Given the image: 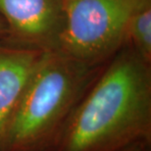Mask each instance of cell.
Masks as SVG:
<instances>
[{
	"instance_id": "obj_1",
	"label": "cell",
	"mask_w": 151,
	"mask_h": 151,
	"mask_svg": "<svg viewBox=\"0 0 151 151\" xmlns=\"http://www.w3.org/2000/svg\"><path fill=\"white\" fill-rule=\"evenodd\" d=\"M151 143V63L129 44L75 108L55 151H122Z\"/></svg>"
},
{
	"instance_id": "obj_2",
	"label": "cell",
	"mask_w": 151,
	"mask_h": 151,
	"mask_svg": "<svg viewBox=\"0 0 151 151\" xmlns=\"http://www.w3.org/2000/svg\"><path fill=\"white\" fill-rule=\"evenodd\" d=\"M105 64L46 51L9 121L1 151H55L75 108Z\"/></svg>"
},
{
	"instance_id": "obj_3",
	"label": "cell",
	"mask_w": 151,
	"mask_h": 151,
	"mask_svg": "<svg viewBox=\"0 0 151 151\" xmlns=\"http://www.w3.org/2000/svg\"><path fill=\"white\" fill-rule=\"evenodd\" d=\"M151 0H64L65 24L58 48L90 65H104L127 43L132 14Z\"/></svg>"
},
{
	"instance_id": "obj_4",
	"label": "cell",
	"mask_w": 151,
	"mask_h": 151,
	"mask_svg": "<svg viewBox=\"0 0 151 151\" xmlns=\"http://www.w3.org/2000/svg\"><path fill=\"white\" fill-rule=\"evenodd\" d=\"M6 41L56 51L65 24L64 0H0Z\"/></svg>"
},
{
	"instance_id": "obj_5",
	"label": "cell",
	"mask_w": 151,
	"mask_h": 151,
	"mask_svg": "<svg viewBox=\"0 0 151 151\" xmlns=\"http://www.w3.org/2000/svg\"><path fill=\"white\" fill-rule=\"evenodd\" d=\"M45 52L0 40V151L9 121Z\"/></svg>"
},
{
	"instance_id": "obj_6",
	"label": "cell",
	"mask_w": 151,
	"mask_h": 151,
	"mask_svg": "<svg viewBox=\"0 0 151 151\" xmlns=\"http://www.w3.org/2000/svg\"><path fill=\"white\" fill-rule=\"evenodd\" d=\"M141 58L151 63V1L132 14L127 29V43Z\"/></svg>"
},
{
	"instance_id": "obj_7",
	"label": "cell",
	"mask_w": 151,
	"mask_h": 151,
	"mask_svg": "<svg viewBox=\"0 0 151 151\" xmlns=\"http://www.w3.org/2000/svg\"><path fill=\"white\" fill-rule=\"evenodd\" d=\"M122 151H151V143L148 142L137 143Z\"/></svg>"
},
{
	"instance_id": "obj_8",
	"label": "cell",
	"mask_w": 151,
	"mask_h": 151,
	"mask_svg": "<svg viewBox=\"0 0 151 151\" xmlns=\"http://www.w3.org/2000/svg\"><path fill=\"white\" fill-rule=\"evenodd\" d=\"M7 37V27L4 22V20L0 17V40L5 39Z\"/></svg>"
}]
</instances>
